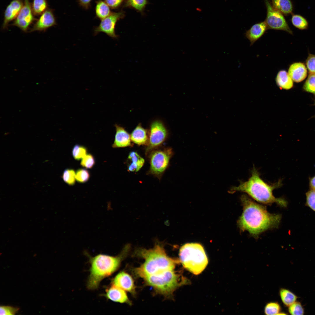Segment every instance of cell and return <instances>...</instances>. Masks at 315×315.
<instances>
[{"label": "cell", "mask_w": 315, "mask_h": 315, "mask_svg": "<svg viewBox=\"0 0 315 315\" xmlns=\"http://www.w3.org/2000/svg\"><path fill=\"white\" fill-rule=\"evenodd\" d=\"M291 21L293 24L296 27L300 29L307 28L308 24L307 20L302 16L298 14L292 15Z\"/></svg>", "instance_id": "25"}, {"label": "cell", "mask_w": 315, "mask_h": 315, "mask_svg": "<svg viewBox=\"0 0 315 315\" xmlns=\"http://www.w3.org/2000/svg\"><path fill=\"white\" fill-rule=\"evenodd\" d=\"M107 299L113 301L120 303L130 304L125 291L115 285L112 284L106 290L104 295Z\"/></svg>", "instance_id": "15"}, {"label": "cell", "mask_w": 315, "mask_h": 315, "mask_svg": "<svg viewBox=\"0 0 315 315\" xmlns=\"http://www.w3.org/2000/svg\"><path fill=\"white\" fill-rule=\"evenodd\" d=\"M268 29L265 21L255 24L245 33V36L252 45L261 37Z\"/></svg>", "instance_id": "16"}, {"label": "cell", "mask_w": 315, "mask_h": 315, "mask_svg": "<svg viewBox=\"0 0 315 315\" xmlns=\"http://www.w3.org/2000/svg\"><path fill=\"white\" fill-rule=\"evenodd\" d=\"M56 24V19L53 10L48 8L37 19L30 30V32L45 31L48 28Z\"/></svg>", "instance_id": "11"}, {"label": "cell", "mask_w": 315, "mask_h": 315, "mask_svg": "<svg viewBox=\"0 0 315 315\" xmlns=\"http://www.w3.org/2000/svg\"><path fill=\"white\" fill-rule=\"evenodd\" d=\"M281 310L279 304L276 302H270L267 304L264 309V312L266 315L278 314Z\"/></svg>", "instance_id": "30"}, {"label": "cell", "mask_w": 315, "mask_h": 315, "mask_svg": "<svg viewBox=\"0 0 315 315\" xmlns=\"http://www.w3.org/2000/svg\"><path fill=\"white\" fill-rule=\"evenodd\" d=\"M314 104L315 106V100L314 101ZM314 117H315V115L314 116Z\"/></svg>", "instance_id": "41"}, {"label": "cell", "mask_w": 315, "mask_h": 315, "mask_svg": "<svg viewBox=\"0 0 315 315\" xmlns=\"http://www.w3.org/2000/svg\"><path fill=\"white\" fill-rule=\"evenodd\" d=\"M275 80L280 88L288 90L293 86V81L287 72L284 70L279 71L276 76Z\"/></svg>", "instance_id": "19"}, {"label": "cell", "mask_w": 315, "mask_h": 315, "mask_svg": "<svg viewBox=\"0 0 315 315\" xmlns=\"http://www.w3.org/2000/svg\"><path fill=\"white\" fill-rule=\"evenodd\" d=\"M173 155L170 148L153 152L150 157V171L153 174L160 175L166 170Z\"/></svg>", "instance_id": "7"}, {"label": "cell", "mask_w": 315, "mask_h": 315, "mask_svg": "<svg viewBox=\"0 0 315 315\" xmlns=\"http://www.w3.org/2000/svg\"><path fill=\"white\" fill-rule=\"evenodd\" d=\"M306 64L309 73H315V55L309 54Z\"/></svg>", "instance_id": "36"}, {"label": "cell", "mask_w": 315, "mask_h": 315, "mask_svg": "<svg viewBox=\"0 0 315 315\" xmlns=\"http://www.w3.org/2000/svg\"><path fill=\"white\" fill-rule=\"evenodd\" d=\"M87 152L86 147L78 144L74 145L72 151L73 158L77 160L82 159L87 154Z\"/></svg>", "instance_id": "28"}, {"label": "cell", "mask_w": 315, "mask_h": 315, "mask_svg": "<svg viewBox=\"0 0 315 315\" xmlns=\"http://www.w3.org/2000/svg\"><path fill=\"white\" fill-rule=\"evenodd\" d=\"M114 126L116 134L112 147L123 148L131 146L130 135L123 127L117 124H115Z\"/></svg>", "instance_id": "14"}, {"label": "cell", "mask_w": 315, "mask_h": 315, "mask_svg": "<svg viewBox=\"0 0 315 315\" xmlns=\"http://www.w3.org/2000/svg\"><path fill=\"white\" fill-rule=\"evenodd\" d=\"M31 6L33 14L36 16L41 15L48 8L46 0H33Z\"/></svg>", "instance_id": "24"}, {"label": "cell", "mask_w": 315, "mask_h": 315, "mask_svg": "<svg viewBox=\"0 0 315 315\" xmlns=\"http://www.w3.org/2000/svg\"><path fill=\"white\" fill-rule=\"evenodd\" d=\"M111 284L131 293H135V287L132 278L124 272L118 274L112 280Z\"/></svg>", "instance_id": "13"}, {"label": "cell", "mask_w": 315, "mask_h": 315, "mask_svg": "<svg viewBox=\"0 0 315 315\" xmlns=\"http://www.w3.org/2000/svg\"><path fill=\"white\" fill-rule=\"evenodd\" d=\"M147 3V0H126L125 6L132 7L142 12Z\"/></svg>", "instance_id": "29"}, {"label": "cell", "mask_w": 315, "mask_h": 315, "mask_svg": "<svg viewBox=\"0 0 315 315\" xmlns=\"http://www.w3.org/2000/svg\"><path fill=\"white\" fill-rule=\"evenodd\" d=\"M281 180L271 185L265 182L260 177L258 171L253 167L251 175L245 181H240L237 186L232 187L230 192L233 193L237 191L244 192L256 201L265 204L276 203L282 207L287 205V202L282 198L275 197L273 191L281 186Z\"/></svg>", "instance_id": "3"}, {"label": "cell", "mask_w": 315, "mask_h": 315, "mask_svg": "<svg viewBox=\"0 0 315 315\" xmlns=\"http://www.w3.org/2000/svg\"><path fill=\"white\" fill-rule=\"evenodd\" d=\"M128 159L131 162L129 165L128 169L129 171L131 172H136L139 170L145 162L144 159L135 151H132L129 153Z\"/></svg>", "instance_id": "20"}, {"label": "cell", "mask_w": 315, "mask_h": 315, "mask_svg": "<svg viewBox=\"0 0 315 315\" xmlns=\"http://www.w3.org/2000/svg\"><path fill=\"white\" fill-rule=\"evenodd\" d=\"M135 254L144 260L135 269L136 274L159 293L170 296L178 287L188 282L174 270L180 261L169 257L161 244L156 243L151 249L138 248Z\"/></svg>", "instance_id": "1"}, {"label": "cell", "mask_w": 315, "mask_h": 315, "mask_svg": "<svg viewBox=\"0 0 315 315\" xmlns=\"http://www.w3.org/2000/svg\"><path fill=\"white\" fill-rule=\"evenodd\" d=\"M124 0H104L111 8L114 9L119 6Z\"/></svg>", "instance_id": "37"}, {"label": "cell", "mask_w": 315, "mask_h": 315, "mask_svg": "<svg viewBox=\"0 0 315 315\" xmlns=\"http://www.w3.org/2000/svg\"><path fill=\"white\" fill-rule=\"evenodd\" d=\"M306 205L315 211V191L311 190L306 193Z\"/></svg>", "instance_id": "34"}, {"label": "cell", "mask_w": 315, "mask_h": 315, "mask_svg": "<svg viewBox=\"0 0 315 315\" xmlns=\"http://www.w3.org/2000/svg\"><path fill=\"white\" fill-rule=\"evenodd\" d=\"M241 200L243 211L237 224L241 231H247L257 237L263 232L278 226L281 218L280 215L270 213L265 206L256 203L246 195L241 196Z\"/></svg>", "instance_id": "2"}, {"label": "cell", "mask_w": 315, "mask_h": 315, "mask_svg": "<svg viewBox=\"0 0 315 315\" xmlns=\"http://www.w3.org/2000/svg\"><path fill=\"white\" fill-rule=\"evenodd\" d=\"M124 12H112L106 18L101 20L97 27L94 29V35H96L101 32H104L113 38H116L118 36L115 32V26L118 21L124 16Z\"/></svg>", "instance_id": "9"}, {"label": "cell", "mask_w": 315, "mask_h": 315, "mask_svg": "<svg viewBox=\"0 0 315 315\" xmlns=\"http://www.w3.org/2000/svg\"><path fill=\"white\" fill-rule=\"evenodd\" d=\"M130 247L126 245L121 253L116 256L100 254L94 256H89L91 264L90 274L87 283L88 289H97L101 281L115 272L119 267L121 262L127 255Z\"/></svg>", "instance_id": "4"}, {"label": "cell", "mask_w": 315, "mask_h": 315, "mask_svg": "<svg viewBox=\"0 0 315 315\" xmlns=\"http://www.w3.org/2000/svg\"><path fill=\"white\" fill-rule=\"evenodd\" d=\"M90 177L89 172L85 169H79L76 172V180L78 183H84L88 181Z\"/></svg>", "instance_id": "31"}, {"label": "cell", "mask_w": 315, "mask_h": 315, "mask_svg": "<svg viewBox=\"0 0 315 315\" xmlns=\"http://www.w3.org/2000/svg\"><path fill=\"white\" fill-rule=\"evenodd\" d=\"M180 261L184 267L195 275L205 269L208 260L203 246L197 243H187L180 249Z\"/></svg>", "instance_id": "5"}, {"label": "cell", "mask_w": 315, "mask_h": 315, "mask_svg": "<svg viewBox=\"0 0 315 315\" xmlns=\"http://www.w3.org/2000/svg\"><path fill=\"white\" fill-rule=\"evenodd\" d=\"M196 9V10H197V11H198L199 12L201 11V9L200 8H197Z\"/></svg>", "instance_id": "40"}, {"label": "cell", "mask_w": 315, "mask_h": 315, "mask_svg": "<svg viewBox=\"0 0 315 315\" xmlns=\"http://www.w3.org/2000/svg\"><path fill=\"white\" fill-rule=\"evenodd\" d=\"M34 15L29 0H24L22 8L11 25L26 32L30 25L36 20Z\"/></svg>", "instance_id": "10"}, {"label": "cell", "mask_w": 315, "mask_h": 315, "mask_svg": "<svg viewBox=\"0 0 315 315\" xmlns=\"http://www.w3.org/2000/svg\"><path fill=\"white\" fill-rule=\"evenodd\" d=\"M95 164V160L93 155L91 154H87L82 159L80 165L85 168L91 169Z\"/></svg>", "instance_id": "32"}, {"label": "cell", "mask_w": 315, "mask_h": 315, "mask_svg": "<svg viewBox=\"0 0 315 315\" xmlns=\"http://www.w3.org/2000/svg\"><path fill=\"white\" fill-rule=\"evenodd\" d=\"M279 293L282 301L286 306H289L295 302L297 298L295 294L287 289L281 288Z\"/></svg>", "instance_id": "23"}, {"label": "cell", "mask_w": 315, "mask_h": 315, "mask_svg": "<svg viewBox=\"0 0 315 315\" xmlns=\"http://www.w3.org/2000/svg\"><path fill=\"white\" fill-rule=\"evenodd\" d=\"M132 141L136 144L143 145L148 144V131L139 123L133 130L130 134Z\"/></svg>", "instance_id": "18"}, {"label": "cell", "mask_w": 315, "mask_h": 315, "mask_svg": "<svg viewBox=\"0 0 315 315\" xmlns=\"http://www.w3.org/2000/svg\"><path fill=\"white\" fill-rule=\"evenodd\" d=\"M303 89L304 91L315 95V73H309L303 86Z\"/></svg>", "instance_id": "26"}, {"label": "cell", "mask_w": 315, "mask_h": 315, "mask_svg": "<svg viewBox=\"0 0 315 315\" xmlns=\"http://www.w3.org/2000/svg\"><path fill=\"white\" fill-rule=\"evenodd\" d=\"M148 131V149L158 147L164 142L168 137V130L161 120H155L150 123Z\"/></svg>", "instance_id": "8"}, {"label": "cell", "mask_w": 315, "mask_h": 315, "mask_svg": "<svg viewBox=\"0 0 315 315\" xmlns=\"http://www.w3.org/2000/svg\"><path fill=\"white\" fill-rule=\"evenodd\" d=\"M272 4L275 9L287 15L292 13L293 5L290 0H272Z\"/></svg>", "instance_id": "21"}, {"label": "cell", "mask_w": 315, "mask_h": 315, "mask_svg": "<svg viewBox=\"0 0 315 315\" xmlns=\"http://www.w3.org/2000/svg\"><path fill=\"white\" fill-rule=\"evenodd\" d=\"M264 1L267 10L265 21L268 29L283 30L292 34L283 14L274 8L269 0Z\"/></svg>", "instance_id": "6"}, {"label": "cell", "mask_w": 315, "mask_h": 315, "mask_svg": "<svg viewBox=\"0 0 315 315\" xmlns=\"http://www.w3.org/2000/svg\"><path fill=\"white\" fill-rule=\"evenodd\" d=\"M289 307L288 310L291 315H303L304 310L301 304L299 302H295Z\"/></svg>", "instance_id": "33"}, {"label": "cell", "mask_w": 315, "mask_h": 315, "mask_svg": "<svg viewBox=\"0 0 315 315\" xmlns=\"http://www.w3.org/2000/svg\"><path fill=\"white\" fill-rule=\"evenodd\" d=\"M92 0H78L80 5L85 9H88L90 6Z\"/></svg>", "instance_id": "38"}, {"label": "cell", "mask_w": 315, "mask_h": 315, "mask_svg": "<svg viewBox=\"0 0 315 315\" xmlns=\"http://www.w3.org/2000/svg\"><path fill=\"white\" fill-rule=\"evenodd\" d=\"M309 184L311 190L315 191V176L310 178Z\"/></svg>", "instance_id": "39"}, {"label": "cell", "mask_w": 315, "mask_h": 315, "mask_svg": "<svg viewBox=\"0 0 315 315\" xmlns=\"http://www.w3.org/2000/svg\"><path fill=\"white\" fill-rule=\"evenodd\" d=\"M24 2L22 0H13L7 6L4 12L2 28L5 29L11 21L15 19L22 8Z\"/></svg>", "instance_id": "12"}, {"label": "cell", "mask_w": 315, "mask_h": 315, "mask_svg": "<svg viewBox=\"0 0 315 315\" xmlns=\"http://www.w3.org/2000/svg\"><path fill=\"white\" fill-rule=\"evenodd\" d=\"M19 308L8 306H1L0 315H14L19 311Z\"/></svg>", "instance_id": "35"}, {"label": "cell", "mask_w": 315, "mask_h": 315, "mask_svg": "<svg viewBox=\"0 0 315 315\" xmlns=\"http://www.w3.org/2000/svg\"><path fill=\"white\" fill-rule=\"evenodd\" d=\"M288 73L293 81L299 83L306 78L307 75V70L304 64L296 62L290 66Z\"/></svg>", "instance_id": "17"}, {"label": "cell", "mask_w": 315, "mask_h": 315, "mask_svg": "<svg viewBox=\"0 0 315 315\" xmlns=\"http://www.w3.org/2000/svg\"><path fill=\"white\" fill-rule=\"evenodd\" d=\"M76 172L73 169H67L64 171L62 178L63 181L69 186L74 185L76 182Z\"/></svg>", "instance_id": "27"}, {"label": "cell", "mask_w": 315, "mask_h": 315, "mask_svg": "<svg viewBox=\"0 0 315 315\" xmlns=\"http://www.w3.org/2000/svg\"><path fill=\"white\" fill-rule=\"evenodd\" d=\"M110 8L104 1H98L95 7L97 17L101 20L108 16L112 13Z\"/></svg>", "instance_id": "22"}]
</instances>
